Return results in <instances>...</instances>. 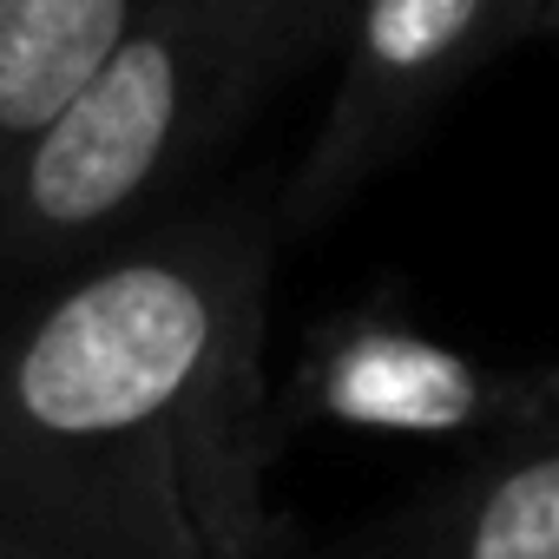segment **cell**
<instances>
[{"instance_id": "cell-1", "label": "cell", "mask_w": 559, "mask_h": 559, "mask_svg": "<svg viewBox=\"0 0 559 559\" xmlns=\"http://www.w3.org/2000/svg\"><path fill=\"white\" fill-rule=\"evenodd\" d=\"M284 204L198 198L0 323V526L60 559H284L263 336Z\"/></svg>"}, {"instance_id": "cell-2", "label": "cell", "mask_w": 559, "mask_h": 559, "mask_svg": "<svg viewBox=\"0 0 559 559\" xmlns=\"http://www.w3.org/2000/svg\"><path fill=\"white\" fill-rule=\"evenodd\" d=\"M349 0H152L99 86L0 185V276L53 284L165 224L243 119L323 40Z\"/></svg>"}, {"instance_id": "cell-3", "label": "cell", "mask_w": 559, "mask_h": 559, "mask_svg": "<svg viewBox=\"0 0 559 559\" xmlns=\"http://www.w3.org/2000/svg\"><path fill=\"white\" fill-rule=\"evenodd\" d=\"M546 34V0H349L343 67L284 191V243L336 224L500 53Z\"/></svg>"}, {"instance_id": "cell-4", "label": "cell", "mask_w": 559, "mask_h": 559, "mask_svg": "<svg viewBox=\"0 0 559 559\" xmlns=\"http://www.w3.org/2000/svg\"><path fill=\"white\" fill-rule=\"evenodd\" d=\"M284 559H559V408L513 421L428 493Z\"/></svg>"}, {"instance_id": "cell-5", "label": "cell", "mask_w": 559, "mask_h": 559, "mask_svg": "<svg viewBox=\"0 0 559 559\" xmlns=\"http://www.w3.org/2000/svg\"><path fill=\"white\" fill-rule=\"evenodd\" d=\"M152 0H0V185L99 86Z\"/></svg>"}, {"instance_id": "cell-6", "label": "cell", "mask_w": 559, "mask_h": 559, "mask_svg": "<svg viewBox=\"0 0 559 559\" xmlns=\"http://www.w3.org/2000/svg\"><path fill=\"white\" fill-rule=\"evenodd\" d=\"M336 402H356L369 415H461L474 402V376L421 343H356L330 362Z\"/></svg>"}, {"instance_id": "cell-7", "label": "cell", "mask_w": 559, "mask_h": 559, "mask_svg": "<svg viewBox=\"0 0 559 559\" xmlns=\"http://www.w3.org/2000/svg\"><path fill=\"white\" fill-rule=\"evenodd\" d=\"M0 559H60V552H47V546H34V539H21V533L0 526Z\"/></svg>"}, {"instance_id": "cell-8", "label": "cell", "mask_w": 559, "mask_h": 559, "mask_svg": "<svg viewBox=\"0 0 559 559\" xmlns=\"http://www.w3.org/2000/svg\"><path fill=\"white\" fill-rule=\"evenodd\" d=\"M533 408H539V415H546V408H559V369L533 382Z\"/></svg>"}, {"instance_id": "cell-9", "label": "cell", "mask_w": 559, "mask_h": 559, "mask_svg": "<svg viewBox=\"0 0 559 559\" xmlns=\"http://www.w3.org/2000/svg\"><path fill=\"white\" fill-rule=\"evenodd\" d=\"M546 40H559V0H546Z\"/></svg>"}]
</instances>
